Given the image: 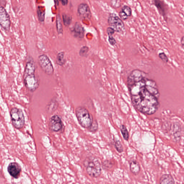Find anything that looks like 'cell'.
<instances>
[{
    "instance_id": "6da1fadb",
    "label": "cell",
    "mask_w": 184,
    "mask_h": 184,
    "mask_svg": "<svg viewBox=\"0 0 184 184\" xmlns=\"http://www.w3.org/2000/svg\"><path fill=\"white\" fill-rule=\"evenodd\" d=\"M127 83L132 104L142 113L153 114L159 106L160 93L157 83L146 72L135 69L130 73Z\"/></svg>"
},
{
    "instance_id": "7a4b0ae2",
    "label": "cell",
    "mask_w": 184,
    "mask_h": 184,
    "mask_svg": "<svg viewBox=\"0 0 184 184\" xmlns=\"http://www.w3.org/2000/svg\"><path fill=\"white\" fill-rule=\"evenodd\" d=\"M36 66L32 57L29 56L23 76L24 83L27 89L34 92L40 84V80L36 74Z\"/></svg>"
},
{
    "instance_id": "3957f363",
    "label": "cell",
    "mask_w": 184,
    "mask_h": 184,
    "mask_svg": "<svg viewBox=\"0 0 184 184\" xmlns=\"http://www.w3.org/2000/svg\"><path fill=\"white\" fill-rule=\"evenodd\" d=\"M76 114L80 124L83 128L89 129L94 119L92 114L85 108L79 106L76 109Z\"/></svg>"
},
{
    "instance_id": "277c9868",
    "label": "cell",
    "mask_w": 184,
    "mask_h": 184,
    "mask_svg": "<svg viewBox=\"0 0 184 184\" xmlns=\"http://www.w3.org/2000/svg\"><path fill=\"white\" fill-rule=\"evenodd\" d=\"M84 165L88 175L92 177L97 178L101 175V164L97 158L93 157L87 158L84 161Z\"/></svg>"
},
{
    "instance_id": "5b68a950",
    "label": "cell",
    "mask_w": 184,
    "mask_h": 184,
    "mask_svg": "<svg viewBox=\"0 0 184 184\" xmlns=\"http://www.w3.org/2000/svg\"><path fill=\"white\" fill-rule=\"evenodd\" d=\"M12 124L15 128L21 129L25 124V118L23 110L17 108H13L10 111Z\"/></svg>"
},
{
    "instance_id": "8992f818",
    "label": "cell",
    "mask_w": 184,
    "mask_h": 184,
    "mask_svg": "<svg viewBox=\"0 0 184 184\" xmlns=\"http://www.w3.org/2000/svg\"><path fill=\"white\" fill-rule=\"evenodd\" d=\"M108 22L110 27L114 29L115 32L121 33L124 31L125 28L124 22L116 14L110 13Z\"/></svg>"
},
{
    "instance_id": "52a82bcc",
    "label": "cell",
    "mask_w": 184,
    "mask_h": 184,
    "mask_svg": "<svg viewBox=\"0 0 184 184\" xmlns=\"http://www.w3.org/2000/svg\"><path fill=\"white\" fill-rule=\"evenodd\" d=\"M38 63L41 70L46 75H52L54 72V69L52 63L50 58L45 55L39 56Z\"/></svg>"
},
{
    "instance_id": "ba28073f",
    "label": "cell",
    "mask_w": 184,
    "mask_h": 184,
    "mask_svg": "<svg viewBox=\"0 0 184 184\" xmlns=\"http://www.w3.org/2000/svg\"><path fill=\"white\" fill-rule=\"evenodd\" d=\"M10 17L3 6L0 7V26L4 31L8 32L10 29Z\"/></svg>"
},
{
    "instance_id": "9c48e42d",
    "label": "cell",
    "mask_w": 184,
    "mask_h": 184,
    "mask_svg": "<svg viewBox=\"0 0 184 184\" xmlns=\"http://www.w3.org/2000/svg\"><path fill=\"white\" fill-rule=\"evenodd\" d=\"M77 16L81 20H90L92 14L90 7L85 3H81L77 8Z\"/></svg>"
},
{
    "instance_id": "30bf717a",
    "label": "cell",
    "mask_w": 184,
    "mask_h": 184,
    "mask_svg": "<svg viewBox=\"0 0 184 184\" xmlns=\"http://www.w3.org/2000/svg\"><path fill=\"white\" fill-rule=\"evenodd\" d=\"M63 126L62 120L58 115H54L49 120V128L51 131H59L62 129Z\"/></svg>"
},
{
    "instance_id": "8fae6325",
    "label": "cell",
    "mask_w": 184,
    "mask_h": 184,
    "mask_svg": "<svg viewBox=\"0 0 184 184\" xmlns=\"http://www.w3.org/2000/svg\"><path fill=\"white\" fill-rule=\"evenodd\" d=\"M153 4L156 7L159 14L162 16L165 21L167 20L168 7L164 0H153Z\"/></svg>"
},
{
    "instance_id": "7c38bea8",
    "label": "cell",
    "mask_w": 184,
    "mask_h": 184,
    "mask_svg": "<svg viewBox=\"0 0 184 184\" xmlns=\"http://www.w3.org/2000/svg\"><path fill=\"white\" fill-rule=\"evenodd\" d=\"M8 172L12 177L18 179L20 176L22 171L21 166L16 162L10 163L7 168Z\"/></svg>"
},
{
    "instance_id": "4fadbf2b",
    "label": "cell",
    "mask_w": 184,
    "mask_h": 184,
    "mask_svg": "<svg viewBox=\"0 0 184 184\" xmlns=\"http://www.w3.org/2000/svg\"><path fill=\"white\" fill-rule=\"evenodd\" d=\"M71 32L73 36L75 38L82 39L84 38L85 35V30L82 26L81 24L76 22L71 30Z\"/></svg>"
},
{
    "instance_id": "5bb4252c",
    "label": "cell",
    "mask_w": 184,
    "mask_h": 184,
    "mask_svg": "<svg viewBox=\"0 0 184 184\" xmlns=\"http://www.w3.org/2000/svg\"><path fill=\"white\" fill-rule=\"evenodd\" d=\"M132 10L130 7L124 5L122 7L119 12V16L122 20L126 21L129 17L131 16Z\"/></svg>"
},
{
    "instance_id": "9a60e30c",
    "label": "cell",
    "mask_w": 184,
    "mask_h": 184,
    "mask_svg": "<svg viewBox=\"0 0 184 184\" xmlns=\"http://www.w3.org/2000/svg\"><path fill=\"white\" fill-rule=\"evenodd\" d=\"M130 169L134 175H138L140 171L141 168L139 164L136 160H132L130 161Z\"/></svg>"
},
{
    "instance_id": "2e32d148",
    "label": "cell",
    "mask_w": 184,
    "mask_h": 184,
    "mask_svg": "<svg viewBox=\"0 0 184 184\" xmlns=\"http://www.w3.org/2000/svg\"><path fill=\"white\" fill-rule=\"evenodd\" d=\"M175 181L173 176L169 174H165L162 176L159 181L160 184H175Z\"/></svg>"
},
{
    "instance_id": "e0dca14e",
    "label": "cell",
    "mask_w": 184,
    "mask_h": 184,
    "mask_svg": "<svg viewBox=\"0 0 184 184\" xmlns=\"http://www.w3.org/2000/svg\"><path fill=\"white\" fill-rule=\"evenodd\" d=\"M65 53L62 51L59 53L56 56V63L59 66H63L65 65Z\"/></svg>"
},
{
    "instance_id": "ac0fdd59",
    "label": "cell",
    "mask_w": 184,
    "mask_h": 184,
    "mask_svg": "<svg viewBox=\"0 0 184 184\" xmlns=\"http://www.w3.org/2000/svg\"><path fill=\"white\" fill-rule=\"evenodd\" d=\"M56 28L59 34H62L63 33L62 19L60 16L58 14L56 16Z\"/></svg>"
},
{
    "instance_id": "d6986e66",
    "label": "cell",
    "mask_w": 184,
    "mask_h": 184,
    "mask_svg": "<svg viewBox=\"0 0 184 184\" xmlns=\"http://www.w3.org/2000/svg\"><path fill=\"white\" fill-rule=\"evenodd\" d=\"M41 8L42 7L39 6L37 10V13L39 21L42 23L45 21V12Z\"/></svg>"
},
{
    "instance_id": "ffe728a7",
    "label": "cell",
    "mask_w": 184,
    "mask_h": 184,
    "mask_svg": "<svg viewBox=\"0 0 184 184\" xmlns=\"http://www.w3.org/2000/svg\"><path fill=\"white\" fill-rule=\"evenodd\" d=\"M120 130L124 139L125 140L128 141L129 138V134L126 126L123 124L121 125L120 126Z\"/></svg>"
},
{
    "instance_id": "44dd1931",
    "label": "cell",
    "mask_w": 184,
    "mask_h": 184,
    "mask_svg": "<svg viewBox=\"0 0 184 184\" xmlns=\"http://www.w3.org/2000/svg\"><path fill=\"white\" fill-rule=\"evenodd\" d=\"M62 19L64 25L66 27L69 26L72 21L71 17L66 14H63Z\"/></svg>"
},
{
    "instance_id": "7402d4cb",
    "label": "cell",
    "mask_w": 184,
    "mask_h": 184,
    "mask_svg": "<svg viewBox=\"0 0 184 184\" xmlns=\"http://www.w3.org/2000/svg\"><path fill=\"white\" fill-rule=\"evenodd\" d=\"M114 146L115 148L118 152L121 153L124 151V147L123 146L121 142L119 140L115 139L114 141Z\"/></svg>"
},
{
    "instance_id": "603a6c76",
    "label": "cell",
    "mask_w": 184,
    "mask_h": 184,
    "mask_svg": "<svg viewBox=\"0 0 184 184\" xmlns=\"http://www.w3.org/2000/svg\"><path fill=\"white\" fill-rule=\"evenodd\" d=\"M89 49L87 46H83L81 48L79 51V55L82 57H87L89 52Z\"/></svg>"
},
{
    "instance_id": "cb8c5ba5",
    "label": "cell",
    "mask_w": 184,
    "mask_h": 184,
    "mask_svg": "<svg viewBox=\"0 0 184 184\" xmlns=\"http://www.w3.org/2000/svg\"><path fill=\"white\" fill-rule=\"evenodd\" d=\"M110 4L114 8H119L121 6V0H111Z\"/></svg>"
},
{
    "instance_id": "d4e9b609",
    "label": "cell",
    "mask_w": 184,
    "mask_h": 184,
    "mask_svg": "<svg viewBox=\"0 0 184 184\" xmlns=\"http://www.w3.org/2000/svg\"><path fill=\"white\" fill-rule=\"evenodd\" d=\"M102 165L103 168L105 169H109L112 168L113 164L111 161L106 160L103 162Z\"/></svg>"
},
{
    "instance_id": "484cf974",
    "label": "cell",
    "mask_w": 184,
    "mask_h": 184,
    "mask_svg": "<svg viewBox=\"0 0 184 184\" xmlns=\"http://www.w3.org/2000/svg\"><path fill=\"white\" fill-rule=\"evenodd\" d=\"M98 128V124L97 121L93 122L92 126L88 129L90 132H96Z\"/></svg>"
},
{
    "instance_id": "4316f807",
    "label": "cell",
    "mask_w": 184,
    "mask_h": 184,
    "mask_svg": "<svg viewBox=\"0 0 184 184\" xmlns=\"http://www.w3.org/2000/svg\"><path fill=\"white\" fill-rule=\"evenodd\" d=\"M158 56L159 58L163 62L165 63L168 62L169 59L165 53L164 52L160 53L159 54Z\"/></svg>"
},
{
    "instance_id": "83f0119b",
    "label": "cell",
    "mask_w": 184,
    "mask_h": 184,
    "mask_svg": "<svg viewBox=\"0 0 184 184\" xmlns=\"http://www.w3.org/2000/svg\"><path fill=\"white\" fill-rule=\"evenodd\" d=\"M108 41L110 45L112 46H114L116 45L117 42L113 36H109Z\"/></svg>"
},
{
    "instance_id": "f1b7e54d",
    "label": "cell",
    "mask_w": 184,
    "mask_h": 184,
    "mask_svg": "<svg viewBox=\"0 0 184 184\" xmlns=\"http://www.w3.org/2000/svg\"><path fill=\"white\" fill-rule=\"evenodd\" d=\"M107 32L108 36H112L114 35L115 33V31L111 27H109L107 29Z\"/></svg>"
},
{
    "instance_id": "f546056e",
    "label": "cell",
    "mask_w": 184,
    "mask_h": 184,
    "mask_svg": "<svg viewBox=\"0 0 184 184\" xmlns=\"http://www.w3.org/2000/svg\"><path fill=\"white\" fill-rule=\"evenodd\" d=\"M60 1L64 6L67 5L68 3V0H60Z\"/></svg>"
},
{
    "instance_id": "4dcf8cb0",
    "label": "cell",
    "mask_w": 184,
    "mask_h": 184,
    "mask_svg": "<svg viewBox=\"0 0 184 184\" xmlns=\"http://www.w3.org/2000/svg\"><path fill=\"white\" fill-rule=\"evenodd\" d=\"M181 46H182L183 48L184 47V36H183L182 37H181Z\"/></svg>"
},
{
    "instance_id": "1f68e13d",
    "label": "cell",
    "mask_w": 184,
    "mask_h": 184,
    "mask_svg": "<svg viewBox=\"0 0 184 184\" xmlns=\"http://www.w3.org/2000/svg\"><path fill=\"white\" fill-rule=\"evenodd\" d=\"M55 2L56 5L58 6L59 5L58 0H55Z\"/></svg>"
}]
</instances>
